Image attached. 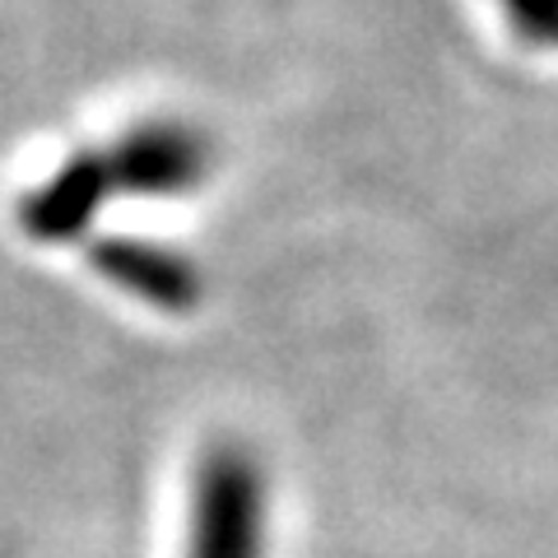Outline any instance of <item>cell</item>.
<instances>
[{"label": "cell", "mask_w": 558, "mask_h": 558, "mask_svg": "<svg viewBox=\"0 0 558 558\" xmlns=\"http://www.w3.org/2000/svg\"><path fill=\"white\" fill-rule=\"evenodd\" d=\"M270 549V475L238 442H209L191 475L182 558H266Z\"/></svg>", "instance_id": "6da1fadb"}, {"label": "cell", "mask_w": 558, "mask_h": 558, "mask_svg": "<svg viewBox=\"0 0 558 558\" xmlns=\"http://www.w3.org/2000/svg\"><path fill=\"white\" fill-rule=\"evenodd\" d=\"M102 168H108L112 201H182L201 191L215 172V145L196 121L182 117H149L121 131L112 145H102Z\"/></svg>", "instance_id": "7a4b0ae2"}, {"label": "cell", "mask_w": 558, "mask_h": 558, "mask_svg": "<svg viewBox=\"0 0 558 558\" xmlns=\"http://www.w3.org/2000/svg\"><path fill=\"white\" fill-rule=\"evenodd\" d=\"M94 270L117 284L121 293H131L135 303H145L168 317H186L205 299V270L186 252L168 247L154 238H102L94 242Z\"/></svg>", "instance_id": "3957f363"}, {"label": "cell", "mask_w": 558, "mask_h": 558, "mask_svg": "<svg viewBox=\"0 0 558 558\" xmlns=\"http://www.w3.org/2000/svg\"><path fill=\"white\" fill-rule=\"evenodd\" d=\"M112 201L108 186V168L102 154H75L65 159L47 182H38L20 205V223L28 238L38 242H70L80 233H89V223L98 219V209Z\"/></svg>", "instance_id": "277c9868"}, {"label": "cell", "mask_w": 558, "mask_h": 558, "mask_svg": "<svg viewBox=\"0 0 558 558\" xmlns=\"http://www.w3.org/2000/svg\"><path fill=\"white\" fill-rule=\"evenodd\" d=\"M494 10L526 51L558 57V0H494Z\"/></svg>", "instance_id": "5b68a950"}]
</instances>
